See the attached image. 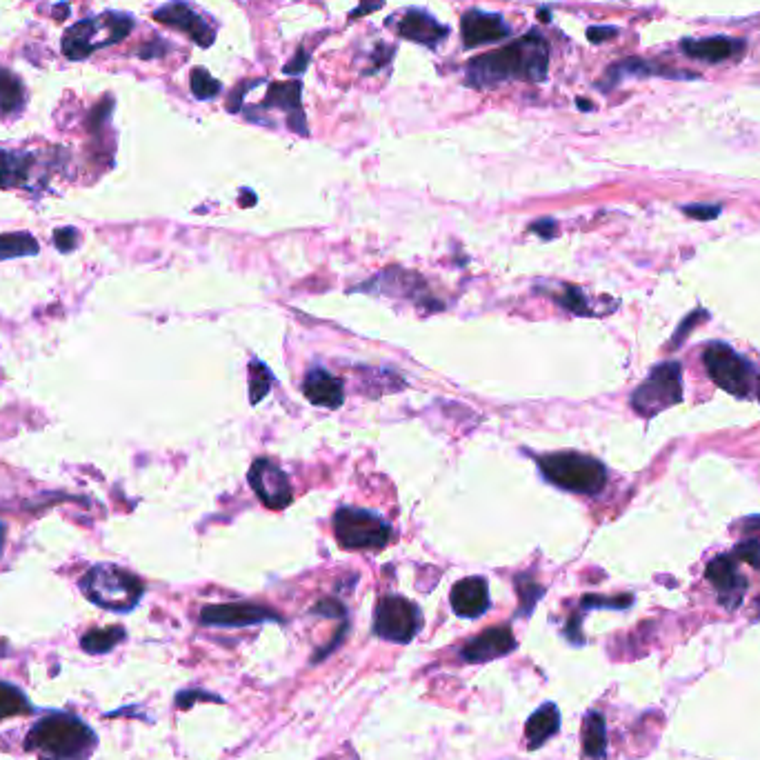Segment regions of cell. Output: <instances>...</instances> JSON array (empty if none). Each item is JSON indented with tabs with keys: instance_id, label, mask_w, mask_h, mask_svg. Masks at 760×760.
Returning <instances> with one entry per match:
<instances>
[{
	"instance_id": "39",
	"label": "cell",
	"mask_w": 760,
	"mask_h": 760,
	"mask_svg": "<svg viewBox=\"0 0 760 760\" xmlns=\"http://www.w3.org/2000/svg\"><path fill=\"white\" fill-rule=\"evenodd\" d=\"M532 229H534V232H543L545 236H549V234H554L556 225L552 223V220H543V223H534Z\"/></svg>"
},
{
	"instance_id": "22",
	"label": "cell",
	"mask_w": 760,
	"mask_h": 760,
	"mask_svg": "<svg viewBox=\"0 0 760 760\" xmlns=\"http://www.w3.org/2000/svg\"><path fill=\"white\" fill-rule=\"evenodd\" d=\"M645 78V76H665V78H698L696 74H678V72H669V67H660L656 63H647V60H638V58H629L618 63L614 67H609L607 74V85H616L623 78Z\"/></svg>"
},
{
	"instance_id": "30",
	"label": "cell",
	"mask_w": 760,
	"mask_h": 760,
	"mask_svg": "<svg viewBox=\"0 0 760 760\" xmlns=\"http://www.w3.org/2000/svg\"><path fill=\"white\" fill-rule=\"evenodd\" d=\"M189 83H192V94L198 100H212L220 94V83L205 67H194Z\"/></svg>"
},
{
	"instance_id": "29",
	"label": "cell",
	"mask_w": 760,
	"mask_h": 760,
	"mask_svg": "<svg viewBox=\"0 0 760 760\" xmlns=\"http://www.w3.org/2000/svg\"><path fill=\"white\" fill-rule=\"evenodd\" d=\"M269 389H272V374H269V369L260 360H254L249 365V398H252V403H260Z\"/></svg>"
},
{
	"instance_id": "7",
	"label": "cell",
	"mask_w": 760,
	"mask_h": 760,
	"mask_svg": "<svg viewBox=\"0 0 760 760\" xmlns=\"http://www.w3.org/2000/svg\"><path fill=\"white\" fill-rule=\"evenodd\" d=\"M334 532L345 549H380L389 543L392 529L374 512L340 507L334 516Z\"/></svg>"
},
{
	"instance_id": "24",
	"label": "cell",
	"mask_w": 760,
	"mask_h": 760,
	"mask_svg": "<svg viewBox=\"0 0 760 760\" xmlns=\"http://www.w3.org/2000/svg\"><path fill=\"white\" fill-rule=\"evenodd\" d=\"M583 754L592 760L605 758L607 754V725L598 712H589L583 720Z\"/></svg>"
},
{
	"instance_id": "26",
	"label": "cell",
	"mask_w": 760,
	"mask_h": 760,
	"mask_svg": "<svg viewBox=\"0 0 760 760\" xmlns=\"http://www.w3.org/2000/svg\"><path fill=\"white\" fill-rule=\"evenodd\" d=\"M123 638H125L123 627H103V629H92V632H87L83 640H80V645H83V649L89 654H107V652H112L118 643H123Z\"/></svg>"
},
{
	"instance_id": "12",
	"label": "cell",
	"mask_w": 760,
	"mask_h": 760,
	"mask_svg": "<svg viewBox=\"0 0 760 760\" xmlns=\"http://www.w3.org/2000/svg\"><path fill=\"white\" fill-rule=\"evenodd\" d=\"M272 620H278L272 609L254 603L207 605L200 612V623L212 627H249L258 623H272Z\"/></svg>"
},
{
	"instance_id": "16",
	"label": "cell",
	"mask_w": 760,
	"mask_h": 760,
	"mask_svg": "<svg viewBox=\"0 0 760 760\" xmlns=\"http://www.w3.org/2000/svg\"><path fill=\"white\" fill-rule=\"evenodd\" d=\"M300 98H303V83H300V80H292V83H274L269 85L267 96L258 107L280 109V112L287 114L289 127H292L296 134L307 136L309 129L305 125V112L303 105H300Z\"/></svg>"
},
{
	"instance_id": "42",
	"label": "cell",
	"mask_w": 760,
	"mask_h": 760,
	"mask_svg": "<svg viewBox=\"0 0 760 760\" xmlns=\"http://www.w3.org/2000/svg\"><path fill=\"white\" fill-rule=\"evenodd\" d=\"M578 107L585 109V112H589V109H592V105H589V100H583V98L578 100Z\"/></svg>"
},
{
	"instance_id": "11",
	"label": "cell",
	"mask_w": 760,
	"mask_h": 760,
	"mask_svg": "<svg viewBox=\"0 0 760 760\" xmlns=\"http://www.w3.org/2000/svg\"><path fill=\"white\" fill-rule=\"evenodd\" d=\"M154 20H158L160 25H167L187 34L198 47H212L216 40L214 27L209 25L203 16L196 14L187 3H183V0H174V3L158 7L154 12Z\"/></svg>"
},
{
	"instance_id": "6",
	"label": "cell",
	"mask_w": 760,
	"mask_h": 760,
	"mask_svg": "<svg viewBox=\"0 0 760 760\" xmlns=\"http://www.w3.org/2000/svg\"><path fill=\"white\" fill-rule=\"evenodd\" d=\"M683 400V369L680 363H663L649 372L647 380L632 394V407L640 416L652 418Z\"/></svg>"
},
{
	"instance_id": "25",
	"label": "cell",
	"mask_w": 760,
	"mask_h": 760,
	"mask_svg": "<svg viewBox=\"0 0 760 760\" xmlns=\"http://www.w3.org/2000/svg\"><path fill=\"white\" fill-rule=\"evenodd\" d=\"M25 87L20 78L0 67V118H9L23 112Z\"/></svg>"
},
{
	"instance_id": "2",
	"label": "cell",
	"mask_w": 760,
	"mask_h": 760,
	"mask_svg": "<svg viewBox=\"0 0 760 760\" xmlns=\"http://www.w3.org/2000/svg\"><path fill=\"white\" fill-rule=\"evenodd\" d=\"M25 747L43 760H85L96 749V734L74 714H49L27 734Z\"/></svg>"
},
{
	"instance_id": "17",
	"label": "cell",
	"mask_w": 760,
	"mask_h": 760,
	"mask_svg": "<svg viewBox=\"0 0 760 760\" xmlns=\"http://www.w3.org/2000/svg\"><path fill=\"white\" fill-rule=\"evenodd\" d=\"M514 649H516V638L512 634V629L505 625V627L485 629L483 634H478L476 638L469 640V643L460 649V656H463L465 663H487V660H496V658L512 654Z\"/></svg>"
},
{
	"instance_id": "23",
	"label": "cell",
	"mask_w": 760,
	"mask_h": 760,
	"mask_svg": "<svg viewBox=\"0 0 760 760\" xmlns=\"http://www.w3.org/2000/svg\"><path fill=\"white\" fill-rule=\"evenodd\" d=\"M34 165L32 154L0 152V187H27L29 167Z\"/></svg>"
},
{
	"instance_id": "33",
	"label": "cell",
	"mask_w": 760,
	"mask_h": 760,
	"mask_svg": "<svg viewBox=\"0 0 760 760\" xmlns=\"http://www.w3.org/2000/svg\"><path fill=\"white\" fill-rule=\"evenodd\" d=\"M683 212L687 216H692L696 220H714L720 216V212H723V207L720 205H709V203H700V205H687L683 207Z\"/></svg>"
},
{
	"instance_id": "15",
	"label": "cell",
	"mask_w": 760,
	"mask_h": 760,
	"mask_svg": "<svg viewBox=\"0 0 760 760\" xmlns=\"http://www.w3.org/2000/svg\"><path fill=\"white\" fill-rule=\"evenodd\" d=\"M707 580L716 587L720 603L727 609L738 607L743 594L747 592V580L738 574V565L734 556H716L707 565Z\"/></svg>"
},
{
	"instance_id": "20",
	"label": "cell",
	"mask_w": 760,
	"mask_h": 760,
	"mask_svg": "<svg viewBox=\"0 0 760 760\" xmlns=\"http://www.w3.org/2000/svg\"><path fill=\"white\" fill-rule=\"evenodd\" d=\"M303 394L312 405L329 407V409H338L345 400V392H343V385H340V380L334 378L329 372H325V369H312V372L305 376Z\"/></svg>"
},
{
	"instance_id": "5",
	"label": "cell",
	"mask_w": 760,
	"mask_h": 760,
	"mask_svg": "<svg viewBox=\"0 0 760 760\" xmlns=\"http://www.w3.org/2000/svg\"><path fill=\"white\" fill-rule=\"evenodd\" d=\"M134 29V18L129 14L107 12L98 18L80 20L74 27H69L63 36V54L69 60H85L96 49L109 47L123 40Z\"/></svg>"
},
{
	"instance_id": "19",
	"label": "cell",
	"mask_w": 760,
	"mask_h": 760,
	"mask_svg": "<svg viewBox=\"0 0 760 760\" xmlns=\"http://www.w3.org/2000/svg\"><path fill=\"white\" fill-rule=\"evenodd\" d=\"M745 47L743 40H732L727 36H712V38H687L680 43L683 54L689 58L703 60V63H723V60L740 54Z\"/></svg>"
},
{
	"instance_id": "18",
	"label": "cell",
	"mask_w": 760,
	"mask_h": 760,
	"mask_svg": "<svg viewBox=\"0 0 760 760\" xmlns=\"http://www.w3.org/2000/svg\"><path fill=\"white\" fill-rule=\"evenodd\" d=\"M452 609L460 618H480L489 609V587L487 580L480 576H469L458 580L452 587Z\"/></svg>"
},
{
	"instance_id": "37",
	"label": "cell",
	"mask_w": 760,
	"mask_h": 760,
	"mask_svg": "<svg viewBox=\"0 0 760 760\" xmlns=\"http://www.w3.org/2000/svg\"><path fill=\"white\" fill-rule=\"evenodd\" d=\"M307 65H309V54L305 52V49H298V54L292 60H289L283 72L285 74H303L305 69H307Z\"/></svg>"
},
{
	"instance_id": "4",
	"label": "cell",
	"mask_w": 760,
	"mask_h": 760,
	"mask_svg": "<svg viewBox=\"0 0 760 760\" xmlns=\"http://www.w3.org/2000/svg\"><path fill=\"white\" fill-rule=\"evenodd\" d=\"M543 476L565 492L598 494L607 483V472L596 458L578 452H558L538 458Z\"/></svg>"
},
{
	"instance_id": "35",
	"label": "cell",
	"mask_w": 760,
	"mask_h": 760,
	"mask_svg": "<svg viewBox=\"0 0 760 760\" xmlns=\"http://www.w3.org/2000/svg\"><path fill=\"white\" fill-rule=\"evenodd\" d=\"M56 245L60 252H69V249H74L78 245V232L76 229H58L56 232Z\"/></svg>"
},
{
	"instance_id": "21",
	"label": "cell",
	"mask_w": 760,
	"mask_h": 760,
	"mask_svg": "<svg viewBox=\"0 0 760 760\" xmlns=\"http://www.w3.org/2000/svg\"><path fill=\"white\" fill-rule=\"evenodd\" d=\"M560 729V712L554 703H545L540 705L536 712L527 718L525 725V738H527V747L538 749L543 747L549 738H554Z\"/></svg>"
},
{
	"instance_id": "14",
	"label": "cell",
	"mask_w": 760,
	"mask_h": 760,
	"mask_svg": "<svg viewBox=\"0 0 760 760\" xmlns=\"http://www.w3.org/2000/svg\"><path fill=\"white\" fill-rule=\"evenodd\" d=\"M398 36L412 43L425 45L429 49L440 47L449 36V27L438 23V18L427 12V9H407V12L398 18Z\"/></svg>"
},
{
	"instance_id": "10",
	"label": "cell",
	"mask_w": 760,
	"mask_h": 760,
	"mask_svg": "<svg viewBox=\"0 0 760 760\" xmlns=\"http://www.w3.org/2000/svg\"><path fill=\"white\" fill-rule=\"evenodd\" d=\"M247 478L256 496L263 500V505H267L269 509H285L294 500L289 478L285 476L283 469L272 463V460H254Z\"/></svg>"
},
{
	"instance_id": "41",
	"label": "cell",
	"mask_w": 760,
	"mask_h": 760,
	"mask_svg": "<svg viewBox=\"0 0 760 760\" xmlns=\"http://www.w3.org/2000/svg\"><path fill=\"white\" fill-rule=\"evenodd\" d=\"M3 547H5V527L0 525V554H3Z\"/></svg>"
},
{
	"instance_id": "36",
	"label": "cell",
	"mask_w": 760,
	"mask_h": 760,
	"mask_svg": "<svg viewBox=\"0 0 760 760\" xmlns=\"http://www.w3.org/2000/svg\"><path fill=\"white\" fill-rule=\"evenodd\" d=\"M618 36V29L616 27H589L587 29V38L589 43H605V40H612Z\"/></svg>"
},
{
	"instance_id": "28",
	"label": "cell",
	"mask_w": 760,
	"mask_h": 760,
	"mask_svg": "<svg viewBox=\"0 0 760 760\" xmlns=\"http://www.w3.org/2000/svg\"><path fill=\"white\" fill-rule=\"evenodd\" d=\"M29 712H32V705L27 703L23 692L9 683H0V720Z\"/></svg>"
},
{
	"instance_id": "31",
	"label": "cell",
	"mask_w": 760,
	"mask_h": 760,
	"mask_svg": "<svg viewBox=\"0 0 760 760\" xmlns=\"http://www.w3.org/2000/svg\"><path fill=\"white\" fill-rule=\"evenodd\" d=\"M732 556L736 560H743V563H747V565H752L754 569H758L760 572V540H756V538L740 540Z\"/></svg>"
},
{
	"instance_id": "34",
	"label": "cell",
	"mask_w": 760,
	"mask_h": 760,
	"mask_svg": "<svg viewBox=\"0 0 760 760\" xmlns=\"http://www.w3.org/2000/svg\"><path fill=\"white\" fill-rule=\"evenodd\" d=\"M705 318H707V314L703 312V309H698V312L689 314V316L683 320V325H680L678 334L672 338V347H674V349H678L680 345H683V340H685V336L689 334V329H694V325L698 323V320H705Z\"/></svg>"
},
{
	"instance_id": "3",
	"label": "cell",
	"mask_w": 760,
	"mask_h": 760,
	"mask_svg": "<svg viewBox=\"0 0 760 760\" xmlns=\"http://www.w3.org/2000/svg\"><path fill=\"white\" fill-rule=\"evenodd\" d=\"M80 587L92 603L109 609V612H129L138 605L145 592L143 583L132 572L109 563L89 569L80 580Z\"/></svg>"
},
{
	"instance_id": "9",
	"label": "cell",
	"mask_w": 760,
	"mask_h": 760,
	"mask_svg": "<svg viewBox=\"0 0 760 760\" xmlns=\"http://www.w3.org/2000/svg\"><path fill=\"white\" fill-rule=\"evenodd\" d=\"M423 627V614L403 596H383L374 612V634L407 645Z\"/></svg>"
},
{
	"instance_id": "32",
	"label": "cell",
	"mask_w": 760,
	"mask_h": 760,
	"mask_svg": "<svg viewBox=\"0 0 760 760\" xmlns=\"http://www.w3.org/2000/svg\"><path fill=\"white\" fill-rule=\"evenodd\" d=\"M560 305L569 309V312H574V314L592 316V309H589V305H587V298L578 287H567V292L560 296Z\"/></svg>"
},
{
	"instance_id": "13",
	"label": "cell",
	"mask_w": 760,
	"mask_h": 760,
	"mask_svg": "<svg viewBox=\"0 0 760 760\" xmlns=\"http://www.w3.org/2000/svg\"><path fill=\"white\" fill-rule=\"evenodd\" d=\"M460 34H463V45L467 49H476L487 43H498V40L512 34V27L505 23L500 14L483 12V9H469L460 18Z\"/></svg>"
},
{
	"instance_id": "8",
	"label": "cell",
	"mask_w": 760,
	"mask_h": 760,
	"mask_svg": "<svg viewBox=\"0 0 760 760\" xmlns=\"http://www.w3.org/2000/svg\"><path fill=\"white\" fill-rule=\"evenodd\" d=\"M703 363L714 383L732 396L745 398L754 389V367L725 343H712L703 352Z\"/></svg>"
},
{
	"instance_id": "38",
	"label": "cell",
	"mask_w": 760,
	"mask_h": 760,
	"mask_svg": "<svg viewBox=\"0 0 760 760\" xmlns=\"http://www.w3.org/2000/svg\"><path fill=\"white\" fill-rule=\"evenodd\" d=\"M383 5H385V0H360V7L352 12V20H356L360 16L372 14V12H376V9H380Z\"/></svg>"
},
{
	"instance_id": "1",
	"label": "cell",
	"mask_w": 760,
	"mask_h": 760,
	"mask_svg": "<svg viewBox=\"0 0 760 760\" xmlns=\"http://www.w3.org/2000/svg\"><path fill=\"white\" fill-rule=\"evenodd\" d=\"M549 45L536 29L505 47L469 60L465 83L474 89H494L512 80L540 83L547 78Z\"/></svg>"
},
{
	"instance_id": "27",
	"label": "cell",
	"mask_w": 760,
	"mask_h": 760,
	"mask_svg": "<svg viewBox=\"0 0 760 760\" xmlns=\"http://www.w3.org/2000/svg\"><path fill=\"white\" fill-rule=\"evenodd\" d=\"M38 249V240L27 232L0 234V260L36 256Z\"/></svg>"
},
{
	"instance_id": "40",
	"label": "cell",
	"mask_w": 760,
	"mask_h": 760,
	"mask_svg": "<svg viewBox=\"0 0 760 760\" xmlns=\"http://www.w3.org/2000/svg\"><path fill=\"white\" fill-rule=\"evenodd\" d=\"M743 527H745V532H749V529H760V516H754V518H747V520H743Z\"/></svg>"
}]
</instances>
